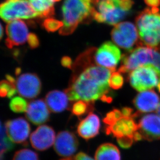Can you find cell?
I'll use <instances>...</instances> for the list:
<instances>
[{
    "label": "cell",
    "mask_w": 160,
    "mask_h": 160,
    "mask_svg": "<svg viewBox=\"0 0 160 160\" xmlns=\"http://www.w3.org/2000/svg\"><path fill=\"white\" fill-rule=\"evenodd\" d=\"M12 141L9 139L6 133L5 128L3 131L2 127L1 128V154L12 149L14 147Z\"/></svg>",
    "instance_id": "f546056e"
},
{
    "label": "cell",
    "mask_w": 160,
    "mask_h": 160,
    "mask_svg": "<svg viewBox=\"0 0 160 160\" xmlns=\"http://www.w3.org/2000/svg\"><path fill=\"white\" fill-rule=\"evenodd\" d=\"M111 70L91 65L72 78L71 86L64 92L71 101L83 100L93 103L109 92Z\"/></svg>",
    "instance_id": "6da1fadb"
},
{
    "label": "cell",
    "mask_w": 160,
    "mask_h": 160,
    "mask_svg": "<svg viewBox=\"0 0 160 160\" xmlns=\"http://www.w3.org/2000/svg\"><path fill=\"white\" fill-rule=\"evenodd\" d=\"M95 160H121L119 150L112 143H103L97 149Z\"/></svg>",
    "instance_id": "7402d4cb"
},
{
    "label": "cell",
    "mask_w": 160,
    "mask_h": 160,
    "mask_svg": "<svg viewBox=\"0 0 160 160\" xmlns=\"http://www.w3.org/2000/svg\"><path fill=\"white\" fill-rule=\"evenodd\" d=\"M133 5V0H99L91 16L98 22L115 26L128 15Z\"/></svg>",
    "instance_id": "3957f363"
},
{
    "label": "cell",
    "mask_w": 160,
    "mask_h": 160,
    "mask_svg": "<svg viewBox=\"0 0 160 160\" xmlns=\"http://www.w3.org/2000/svg\"><path fill=\"white\" fill-rule=\"evenodd\" d=\"M138 130V124L135 122L133 117H123L116 122L107 126L105 132L107 135L112 134L116 138L123 136H133Z\"/></svg>",
    "instance_id": "e0dca14e"
},
{
    "label": "cell",
    "mask_w": 160,
    "mask_h": 160,
    "mask_svg": "<svg viewBox=\"0 0 160 160\" xmlns=\"http://www.w3.org/2000/svg\"><path fill=\"white\" fill-rule=\"evenodd\" d=\"M3 26H2V24H1V35H0V37L2 39V38L3 37Z\"/></svg>",
    "instance_id": "f35d334b"
},
{
    "label": "cell",
    "mask_w": 160,
    "mask_h": 160,
    "mask_svg": "<svg viewBox=\"0 0 160 160\" xmlns=\"http://www.w3.org/2000/svg\"><path fill=\"white\" fill-rule=\"evenodd\" d=\"M154 49L149 47L139 46L123 54L122 63L118 71L121 73L131 72L139 67L151 65Z\"/></svg>",
    "instance_id": "8992f818"
},
{
    "label": "cell",
    "mask_w": 160,
    "mask_h": 160,
    "mask_svg": "<svg viewBox=\"0 0 160 160\" xmlns=\"http://www.w3.org/2000/svg\"><path fill=\"white\" fill-rule=\"evenodd\" d=\"M26 116L32 123L40 125L48 121L50 117L49 109L42 99L34 100L28 104Z\"/></svg>",
    "instance_id": "2e32d148"
},
{
    "label": "cell",
    "mask_w": 160,
    "mask_h": 160,
    "mask_svg": "<svg viewBox=\"0 0 160 160\" xmlns=\"http://www.w3.org/2000/svg\"><path fill=\"white\" fill-rule=\"evenodd\" d=\"M139 38L150 48L160 44V11L158 8H146L136 18Z\"/></svg>",
    "instance_id": "277c9868"
},
{
    "label": "cell",
    "mask_w": 160,
    "mask_h": 160,
    "mask_svg": "<svg viewBox=\"0 0 160 160\" xmlns=\"http://www.w3.org/2000/svg\"><path fill=\"white\" fill-rule=\"evenodd\" d=\"M159 102V96L152 90L141 92L133 100V104L140 112H149L157 110Z\"/></svg>",
    "instance_id": "ac0fdd59"
},
{
    "label": "cell",
    "mask_w": 160,
    "mask_h": 160,
    "mask_svg": "<svg viewBox=\"0 0 160 160\" xmlns=\"http://www.w3.org/2000/svg\"><path fill=\"white\" fill-rule=\"evenodd\" d=\"M93 3V0H65L62 7L63 26L60 29V34H71L80 23L92 15Z\"/></svg>",
    "instance_id": "7a4b0ae2"
},
{
    "label": "cell",
    "mask_w": 160,
    "mask_h": 160,
    "mask_svg": "<svg viewBox=\"0 0 160 160\" xmlns=\"http://www.w3.org/2000/svg\"><path fill=\"white\" fill-rule=\"evenodd\" d=\"M138 131L142 138L148 141L160 139V117L150 114L142 117L138 124Z\"/></svg>",
    "instance_id": "5bb4252c"
},
{
    "label": "cell",
    "mask_w": 160,
    "mask_h": 160,
    "mask_svg": "<svg viewBox=\"0 0 160 160\" xmlns=\"http://www.w3.org/2000/svg\"><path fill=\"white\" fill-rule=\"evenodd\" d=\"M78 146L76 136L71 132L62 131L58 134L54 143L57 153L63 157H70L75 152Z\"/></svg>",
    "instance_id": "4fadbf2b"
},
{
    "label": "cell",
    "mask_w": 160,
    "mask_h": 160,
    "mask_svg": "<svg viewBox=\"0 0 160 160\" xmlns=\"http://www.w3.org/2000/svg\"><path fill=\"white\" fill-rule=\"evenodd\" d=\"M28 106V105L26 100L19 97L13 98L9 103V107L11 110L16 113H21L27 112Z\"/></svg>",
    "instance_id": "cb8c5ba5"
},
{
    "label": "cell",
    "mask_w": 160,
    "mask_h": 160,
    "mask_svg": "<svg viewBox=\"0 0 160 160\" xmlns=\"http://www.w3.org/2000/svg\"><path fill=\"white\" fill-rule=\"evenodd\" d=\"M157 113H158L159 115H160V104L158 107L157 109Z\"/></svg>",
    "instance_id": "60d3db41"
},
{
    "label": "cell",
    "mask_w": 160,
    "mask_h": 160,
    "mask_svg": "<svg viewBox=\"0 0 160 160\" xmlns=\"http://www.w3.org/2000/svg\"><path fill=\"white\" fill-rule=\"evenodd\" d=\"M93 1L94 4H95L96 3H98V2L99 1V0H93Z\"/></svg>",
    "instance_id": "b9f144b4"
},
{
    "label": "cell",
    "mask_w": 160,
    "mask_h": 160,
    "mask_svg": "<svg viewBox=\"0 0 160 160\" xmlns=\"http://www.w3.org/2000/svg\"><path fill=\"white\" fill-rule=\"evenodd\" d=\"M16 85L11 83L8 80H2L0 83V95L2 98L8 97L11 98L17 93Z\"/></svg>",
    "instance_id": "603a6c76"
},
{
    "label": "cell",
    "mask_w": 160,
    "mask_h": 160,
    "mask_svg": "<svg viewBox=\"0 0 160 160\" xmlns=\"http://www.w3.org/2000/svg\"><path fill=\"white\" fill-rule=\"evenodd\" d=\"M117 142L121 148L128 149L131 147L134 141L133 136H123L117 138Z\"/></svg>",
    "instance_id": "4dcf8cb0"
},
{
    "label": "cell",
    "mask_w": 160,
    "mask_h": 160,
    "mask_svg": "<svg viewBox=\"0 0 160 160\" xmlns=\"http://www.w3.org/2000/svg\"><path fill=\"white\" fill-rule=\"evenodd\" d=\"M128 80L134 89L142 92L158 86L160 81V76L156 69L149 64L131 72Z\"/></svg>",
    "instance_id": "52a82bcc"
},
{
    "label": "cell",
    "mask_w": 160,
    "mask_h": 160,
    "mask_svg": "<svg viewBox=\"0 0 160 160\" xmlns=\"http://www.w3.org/2000/svg\"><path fill=\"white\" fill-rule=\"evenodd\" d=\"M12 160H39L38 154L31 150L23 149L17 151Z\"/></svg>",
    "instance_id": "484cf974"
},
{
    "label": "cell",
    "mask_w": 160,
    "mask_h": 160,
    "mask_svg": "<svg viewBox=\"0 0 160 160\" xmlns=\"http://www.w3.org/2000/svg\"><path fill=\"white\" fill-rule=\"evenodd\" d=\"M124 82L123 77L119 72H112L109 79V86L114 90L122 88Z\"/></svg>",
    "instance_id": "4316f807"
},
{
    "label": "cell",
    "mask_w": 160,
    "mask_h": 160,
    "mask_svg": "<svg viewBox=\"0 0 160 160\" xmlns=\"http://www.w3.org/2000/svg\"><path fill=\"white\" fill-rule=\"evenodd\" d=\"M113 42L121 48L130 52L139 41L136 27L128 21L118 23L114 26L112 31Z\"/></svg>",
    "instance_id": "ba28073f"
},
{
    "label": "cell",
    "mask_w": 160,
    "mask_h": 160,
    "mask_svg": "<svg viewBox=\"0 0 160 160\" xmlns=\"http://www.w3.org/2000/svg\"><path fill=\"white\" fill-rule=\"evenodd\" d=\"M76 160H94L92 158L83 152H79L75 156Z\"/></svg>",
    "instance_id": "e575fe53"
},
{
    "label": "cell",
    "mask_w": 160,
    "mask_h": 160,
    "mask_svg": "<svg viewBox=\"0 0 160 160\" xmlns=\"http://www.w3.org/2000/svg\"><path fill=\"white\" fill-rule=\"evenodd\" d=\"M144 1L151 8H158L160 5V0H144Z\"/></svg>",
    "instance_id": "836d02e7"
},
{
    "label": "cell",
    "mask_w": 160,
    "mask_h": 160,
    "mask_svg": "<svg viewBox=\"0 0 160 160\" xmlns=\"http://www.w3.org/2000/svg\"><path fill=\"white\" fill-rule=\"evenodd\" d=\"M100 99L104 102H106V103H111L112 101V97H110L109 95V92L105 94L102 97L100 98Z\"/></svg>",
    "instance_id": "d590c367"
},
{
    "label": "cell",
    "mask_w": 160,
    "mask_h": 160,
    "mask_svg": "<svg viewBox=\"0 0 160 160\" xmlns=\"http://www.w3.org/2000/svg\"><path fill=\"white\" fill-rule=\"evenodd\" d=\"M5 44L9 48L24 44L29 38V30L24 21L20 19L11 21L6 26Z\"/></svg>",
    "instance_id": "8fae6325"
},
{
    "label": "cell",
    "mask_w": 160,
    "mask_h": 160,
    "mask_svg": "<svg viewBox=\"0 0 160 160\" xmlns=\"http://www.w3.org/2000/svg\"><path fill=\"white\" fill-rule=\"evenodd\" d=\"M61 64L62 66H63L64 67L70 68V69L72 68V62L71 59L68 57H64L62 58L61 60Z\"/></svg>",
    "instance_id": "d6a6232c"
},
{
    "label": "cell",
    "mask_w": 160,
    "mask_h": 160,
    "mask_svg": "<svg viewBox=\"0 0 160 160\" xmlns=\"http://www.w3.org/2000/svg\"><path fill=\"white\" fill-rule=\"evenodd\" d=\"M123 117L124 116H123L121 111L117 109H114L106 114V117L103 119V122L107 126H110L115 123Z\"/></svg>",
    "instance_id": "f1b7e54d"
},
{
    "label": "cell",
    "mask_w": 160,
    "mask_h": 160,
    "mask_svg": "<svg viewBox=\"0 0 160 160\" xmlns=\"http://www.w3.org/2000/svg\"><path fill=\"white\" fill-rule=\"evenodd\" d=\"M6 79H7V80H8V81L10 82L11 83H12V84L16 85V81L14 77H12V76L9 75H6Z\"/></svg>",
    "instance_id": "8d00e7d4"
},
{
    "label": "cell",
    "mask_w": 160,
    "mask_h": 160,
    "mask_svg": "<svg viewBox=\"0 0 160 160\" xmlns=\"http://www.w3.org/2000/svg\"><path fill=\"white\" fill-rule=\"evenodd\" d=\"M37 12L38 17L50 18L54 14V3L60 0H28Z\"/></svg>",
    "instance_id": "44dd1931"
},
{
    "label": "cell",
    "mask_w": 160,
    "mask_h": 160,
    "mask_svg": "<svg viewBox=\"0 0 160 160\" xmlns=\"http://www.w3.org/2000/svg\"><path fill=\"white\" fill-rule=\"evenodd\" d=\"M100 128V120L98 117L90 112L79 123L77 127V133L82 138L88 140L98 134Z\"/></svg>",
    "instance_id": "d6986e66"
},
{
    "label": "cell",
    "mask_w": 160,
    "mask_h": 160,
    "mask_svg": "<svg viewBox=\"0 0 160 160\" xmlns=\"http://www.w3.org/2000/svg\"><path fill=\"white\" fill-rule=\"evenodd\" d=\"M60 160H76V159H75V158L72 157H67L66 158H64V159H61Z\"/></svg>",
    "instance_id": "74e56055"
},
{
    "label": "cell",
    "mask_w": 160,
    "mask_h": 160,
    "mask_svg": "<svg viewBox=\"0 0 160 160\" xmlns=\"http://www.w3.org/2000/svg\"><path fill=\"white\" fill-rule=\"evenodd\" d=\"M68 96L65 92L52 90L46 96L45 101L49 110L53 112H60L65 110L68 106Z\"/></svg>",
    "instance_id": "ffe728a7"
},
{
    "label": "cell",
    "mask_w": 160,
    "mask_h": 160,
    "mask_svg": "<svg viewBox=\"0 0 160 160\" xmlns=\"http://www.w3.org/2000/svg\"><path fill=\"white\" fill-rule=\"evenodd\" d=\"M29 123L22 118L8 120L5 123V131L8 137L12 142L24 143L30 132Z\"/></svg>",
    "instance_id": "7c38bea8"
},
{
    "label": "cell",
    "mask_w": 160,
    "mask_h": 160,
    "mask_svg": "<svg viewBox=\"0 0 160 160\" xmlns=\"http://www.w3.org/2000/svg\"><path fill=\"white\" fill-rule=\"evenodd\" d=\"M42 25L48 32H54L60 29L63 26V23L52 18H48L44 20Z\"/></svg>",
    "instance_id": "83f0119b"
},
{
    "label": "cell",
    "mask_w": 160,
    "mask_h": 160,
    "mask_svg": "<svg viewBox=\"0 0 160 160\" xmlns=\"http://www.w3.org/2000/svg\"><path fill=\"white\" fill-rule=\"evenodd\" d=\"M121 59V52L118 47L110 42L102 44L95 52V63L100 67L108 68L112 72Z\"/></svg>",
    "instance_id": "9c48e42d"
},
{
    "label": "cell",
    "mask_w": 160,
    "mask_h": 160,
    "mask_svg": "<svg viewBox=\"0 0 160 160\" xmlns=\"http://www.w3.org/2000/svg\"><path fill=\"white\" fill-rule=\"evenodd\" d=\"M56 139L55 132L48 125L39 126L30 135L32 147L39 151H44L52 146Z\"/></svg>",
    "instance_id": "9a60e30c"
},
{
    "label": "cell",
    "mask_w": 160,
    "mask_h": 160,
    "mask_svg": "<svg viewBox=\"0 0 160 160\" xmlns=\"http://www.w3.org/2000/svg\"><path fill=\"white\" fill-rule=\"evenodd\" d=\"M0 15L2 19L7 22L38 17L28 0H5L1 5Z\"/></svg>",
    "instance_id": "5b68a950"
},
{
    "label": "cell",
    "mask_w": 160,
    "mask_h": 160,
    "mask_svg": "<svg viewBox=\"0 0 160 160\" xmlns=\"http://www.w3.org/2000/svg\"><path fill=\"white\" fill-rule=\"evenodd\" d=\"M19 95L28 99L35 98L41 92L42 84L36 74L26 73L19 76L16 82Z\"/></svg>",
    "instance_id": "30bf717a"
},
{
    "label": "cell",
    "mask_w": 160,
    "mask_h": 160,
    "mask_svg": "<svg viewBox=\"0 0 160 160\" xmlns=\"http://www.w3.org/2000/svg\"><path fill=\"white\" fill-rule=\"evenodd\" d=\"M90 107H91V102H88L83 100H79L72 105V114L76 116H82L88 112Z\"/></svg>",
    "instance_id": "d4e9b609"
},
{
    "label": "cell",
    "mask_w": 160,
    "mask_h": 160,
    "mask_svg": "<svg viewBox=\"0 0 160 160\" xmlns=\"http://www.w3.org/2000/svg\"><path fill=\"white\" fill-rule=\"evenodd\" d=\"M28 42L31 48H35L39 45V40L38 39V36L35 34H29Z\"/></svg>",
    "instance_id": "1f68e13d"
},
{
    "label": "cell",
    "mask_w": 160,
    "mask_h": 160,
    "mask_svg": "<svg viewBox=\"0 0 160 160\" xmlns=\"http://www.w3.org/2000/svg\"><path fill=\"white\" fill-rule=\"evenodd\" d=\"M20 72H21L20 68H17V70L16 71V75H18V74H20Z\"/></svg>",
    "instance_id": "ab89813d"
}]
</instances>
